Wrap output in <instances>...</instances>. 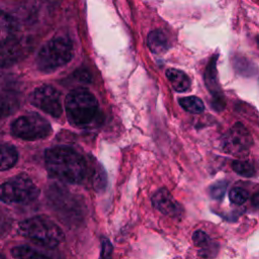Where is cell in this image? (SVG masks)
Returning <instances> with one entry per match:
<instances>
[{
  "mask_svg": "<svg viewBox=\"0 0 259 259\" xmlns=\"http://www.w3.org/2000/svg\"><path fill=\"white\" fill-rule=\"evenodd\" d=\"M45 163L49 174L63 182L80 183L86 176V161L69 147L48 149L45 153Z\"/></svg>",
  "mask_w": 259,
  "mask_h": 259,
  "instance_id": "6da1fadb",
  "label": "cell"
},
{
  "mask_svg": "<svg viewBox=\"0 0 259 259\" xmlns=\"http://www.w3.org/2000/svg\"><path fill=\"white\" fill-rule=\"evenodd\" d=\"M17 230L22 237L50 249L56 248L64 240L61 228L45 215H34L21 221Z\"/></svg>",
  "mask_w": 259,
  "mask_h": 259,
  "instance_id": "7a4b0ae2",
  "label": "cell"
},
{
  "mask_svg": "<svg viewBox=\"0 0 259 259\" xmlns=\"http://www.w3.org/2000/svg\"><path fill=\"white\" fill-rule=\"evenodd\" d=\"M65 110L70 123L78 127L90 125L98 113V102L86 89L72 90L65 99Z\"/></svg>",
  "mask_w": 259,
  "mask_h": 259,
  "instance_id": "3957f363",
  "label": "cell"
},
{
  "mask_svg": "<svg viewBox=\"0 0 259 259\" xmlns=\"http://www.w3.org/2000/svg\"><path fill=\"white\" fill-rule=\"evenodd\" d=\"M72 58V41L66 36H56L41 47L35 62L39 71L51 73L68 64Z\"/></svg>",
  "mask_w": 259,
  "mask_h": 259,
  "instance_id": "277c9868",
  "label": "cell"
},
{
  "mask_svg": "<svg viewBox=\"0 0 259 259\" xmlns=\"http://www.w3.org/2000/svg\"><path fill=\"white\" fill-rule=\"evenodd\" d=\"M38 194V187L25 174H17L0 183V201L7 204L27 203Z\"/></svg>",
  "mask_w": 259,
  "mask_h": 259,
  "instance_id": "5b68a950",
  "label": "cell"
},
{
  "mask_svg": "<svg viewBox=\"0 0 259 259\" xmlns=\"http://www.w3.org/2000/svg\"><path fill=\"white\" fill-rule=\"evenodd\" d=\"M10 134L24 141H36L48 138L52 134V126L41 115L30 112L12 121Z\"/></svg>",
  "mask_w": 259,
  "mask_h": 259,
  "instance_id": "8992f818",
  "label": "cell"
},
{
  "mask_svg": "<svg viewBox=\"0 0 259 259\" xmlns=\"http://www.w3.org/2000/svg\"><path fill=\"white\" fill-rule=\"evenodd\" d=\"M29 100L33 106L53 117H60L63 113L61 94L51 85H41L35 88L30 94Z\"/></svg>",
  "mask_w": 259,
  "mask_h": 259,
  "instance_id": "52a82bcc",
  "label": "cell"
},
{
  "mask_svg": "<svg viewBox=\"0 0 259 259\" xmlns=\"http://www.w3.org/2000/svg\"><path fill=\"white\" fill-rule=\"evenodd\" d=\"M253 145V139L249 131L240 122L236 123L224 136L223 150L233 156H246Z\"/></svg>",
  "mask_w": 259,
  "mask_h": 259,
  "instance_id": "ba28073f",
  "label": "cell"
},
{
  "mask_svg": "<svg viewBox=\"0 0 259 259\" xmlns=\"http://www.w3.org/2000/svg\"><path fill=\"white\" fill-rule=\"evenodd\" d=\"M29 45L26 40L13 37L0 47V67L8 68L21 61L28 53Z\"/></svg>",
  "mask_w": 259,
  "mask_h": 259,
  "instance_id": "9c48e42d",
  "label": "cell"
},
{
  "mask_svg": "<svg viewBox=\"0 0 259 259\" xmlns=\"http://www.w3.org/2000/svg\"><path fill=\"white\" fill-rule=\"evenodd\" d=\"M153 205L156 209L161 211L163 214L178 218L183 212L182 206L173 198L171 193L165 189L161 188L155 192L152 197Z\"/></svg>",
  "mask_w": 259,
  "mask_h": 259,
  "instance_id": "30bf717a",
  "label": "cell"
},
{
  "mask_svg": "<svg viewBox=\"0 0 259 259\" xmlns=\"http://www.w3.org/2000/svg\"><path fill=\"white\" fill-rule=\"evenodd\" d=\"M17 25L15 20L5 11L0 9V47L15 37Z\"/></svg>",
  "mask_w": 259,
  "mask_h": 259,
  "instance_id": "8fae6325",
  "label": "cell"
},
{
  "mask_svg": "<svg viewBox=\"0 0 259 259\" xmlns=\"http://www.w3.org/2000/svg\"><path fill=\"white\" fill-rule=\"evenodd\" d=\"M147 46L154 54H163L169 48L166 34L161 29L152 30L147 36Z\"/></svg>",
  "mask_w": 259,
  "mask_h": 259,
  "instance_id": "7c38bea8",
  "label": "cell"
},
{
  "mask_svg": "<svg viewBox=\"0 0 259 259\" xmlns=\"http://www.w3.org/2000/svg\"><path fill=\"white\" fill-rule=\"evenodd\" d=\"M166 76L172 88L177 92H185L189 90L191 82L189 77L183 71L177 69H168L166 71Z\"/></svg>",
  "mask_w": 259,
  "mask_h": 259,
  "instance_id": "4fadbf2b",
  "label": "cell"
},
{
  "mask_svg": "<svg viewBox=\"0 0 259 259\" xmlns=\"http://www.w3.org/2000/svg\"><path fill=\"white\" fill-rule=\"evenodd\" d=\"M18 161V152L12 145H0V171L12 168Z\"/></svg>",
  "mask_w": 259,
  "mask_h": 259,
  "instance_id": "5bb4252c",
  "label": "cell"
},
{
  "mask_svg": "<svg viewBox=\"0 0 259 259\" xmlns=\"http://www.w3.org/2000/svg\"><path fill=\"white\" fill-rule=\"evenodd\" d=\"M18 108V101L12 95L0 94V119L12 114Z\"/></svg>",
  "mask_w": 259,
  "mask_h": 259,
  "instance_id": "9a60e30c",
  "label": "cell"
},
{
  "mask_svg": "<svg viewBox=\"0 0 259 259\" xmlns=\"http://www.w3.org/2000/svg\"><path fill=\"white\" fill-rule=\"evenodd\" d=\"M179 104L181 107L190 113H200L204 109V104L201 99L196 96H187L180 98Z\"/></svg>",
  "mask_w": 259,
  "mask_h": 259,
  "instance_id": "2e32d148",
  "label": "cell"
},
{
  "mask_svg": "<svg viewBox=\"0 0 259 259\" xmlns=\"http://www.w3.org/2000/svg\"><path fill=\"white\" fill-rule=\"evenodd\" d=\"M11 255L14 258H48L47 255L28 246H17L11 249Z\"/></svg>",
  "mask_w": 259,
  "mask_h": 259,
  "instance_id": "e0dca14e",
  "label": "cell"
},
{
  "mask_svg": "<svg viewBox=\"0 0 259 259\" xmlns=\"http://www.w3.org/2000/svg\"><path fill=\"white\" fill-rule=\"evenodd\" d=\"M215 60L217 58L214 57L211 62H209V65L207 67L206 73H205V80L206 84L209 88V91L215 95V93H219L218 89V83H217V75H215Z\"/></svg>",
  "mask_w": 259,
  "mask_h": 259,
  "instance_id": "ac0fdd59",
  "label": "cell"
},
{
  "mask_svg": "<svg viewBox=\"0 0 259 259\" xmlns=\"http://www.w3.org/2000/svg\"><path fill=\"white\" fill-rule=\"evenodd\" d=\"M234 171L244 177H252L255 175L254 166L247 161H235L232 165Z\"/></svg>",
  "mask_w": 259,
  "mask_h": 259,
  "instance_id": "d6986e66",
  "label": "cell"
},
{
  "mask_svg": "<svg viewBox=\"0 0 259 259\" xmlns=\"http://www.w3.org/2000/svg\"><path fill=\"white\" fill-rule=\"evenodd\" d=\"M229 198L234 204L241 205L245 203L249 198V192L241 187H235L231 189L229 193Z\"/></svg>",
  "mask_w": 259,
  "mask_h": 259,
  "instance_id": "ffe728a7",
  "label": "cell"
},
{
  "mask_svg": "<svg viewBox=\"0 0 259 259\" xmlns=\"http://www.w3.org/2000/svg\"><path fill=\"white\" fill-rule=\"evenodd\" d=\"M227 190V182L219 181L209 187V194L214 199H221Z\"/></svg>",
  "mask_w": 259,
  "mask_h": 259,
  "instance_id": "44dd1931",
  "label": "cell"
},
{
  "mask_svg": "<svg viewBox=\"0 0 259 259\" xmlns=\"http://www.w3.org/2000/svg\"><path fill=\"white\" fill-rule=\"evenodd\" d=\"M192 240H193L194 244L200 248H205L210 245L209 237L207 236L206 233H204L202 231H196L192 236Z\"/></svg>",
  "mask_w": 259,
  "mask_h": 259,
  "instance_id": "7402d4cb",
  "label": "cell"
},
{
  "mask_svg": "<svg viewBox=\"0 0 259 259\" xmlns=\"http://www.w3.org/2000/svg\"><path fill=\"white\" fill-rule=\"evenodd\" d=\"M93 183H94L95 189L98 191L104 188V186L106 184V176L102 169L95 171V174L93 177Z\"/></svg>",
  "mask_w": 259,
  "mask_h": 259,
  "instance_id": "603a6c76",
  "label": "cell"
},
{
  "mask_svg": "<svg viewBox=\"0 0 259 259\" xmlns=\"http://www.w3.org/2000/svg\"><path fill=\"white\" fill-rule=\"evenodd\" d=\"M112 252V245L107 239L102 240V249H101V257H110Z\"/></svg>",
  "mask_w": 259,
  "mask_h": 259,
  "instance_id": "cb8c5ba5",
  "label": "cell"
}]
</instances>
